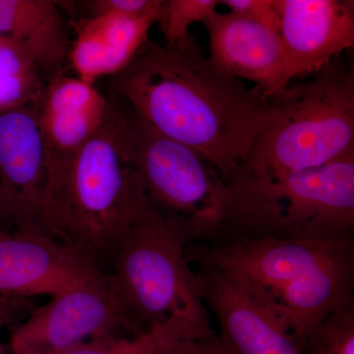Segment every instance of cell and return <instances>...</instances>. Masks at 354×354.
<instances>
[{"label": "cell", "mask_w": 354, "mask_h": 354, "mask_svg": "<svg viewBox=\"0 0 354 354\" xmlns=\"http://www.w3.org/2000/svg\"><path fill=\"white\" fill-rule=\"evenodd\" d=\"M111 86L140 118L208 160L227 183L245 164L267 97L223 74L190 34L178 44L151 41Z\"/></svg>", "instance_id": "1"}, {"label": "cell", "mask_w": 354, "mask_h": 354, "mask_svg": "<svg viewBox=\"0 0 354 354\" xmlns=\"http://www.w3.org/2000/svg\"><path fill=\"white\" fill-rule=\"evenodd\" d=\"M186 254L227 272L300 344L333 312L354 304L353 241L241 237Z\"/></svg>", "instance_id": "2"}, {"label": "cell", "mask_w": 354, "mask_h": 354, "mask_svg": "<svg viewBox=\"0 0 354 354\" xmlns=\"http://www.w3.org/2000/svg\"><path fill=\"white\" fill-rule=\"evenodd\" d=\"M118 104L71 157L48 165L36 227L104 272L128 230L149 208L138 174L118 139Z\"/></svg>", "instance_id": "3"}, {"label": "cell", "mask_w": 354, "mask_h": 354, "mask_svg": "<svg viewBox=\"0 0 354 354\" xmlns=\"http://www.w3.org/2000/svg\"><path fill=\"white\" fill-rule=\"evenodd\" d=\"M225 185L213 243L263 236L353 241L354 151L306 171H239Z\"/></svg>", "instance_id": "4"}, {"label": "cell", "mask_w": 354, "mask_h": 354, "mask_svg": "<svg viewBox=\"0 0 354 354\" xmlns=\"http://www.w3.org/2000/svg\"><path fill=\"white\" fill-rule=\"evenodd\" d=\"M315 74L267 97L259 131L239 171H306L353 152V68L332 62Z\"/></svg>", "instance_id": "5"}, {"label": "cell", "mask_w": 354, "mask_h": 354, "mask_svg": "<svg viewBox=\"0 0 354 354\" xmlns=\"http://www.w3.org/2000/svg\"><path fill=\"white\" fill-rule=\"evenodd\" d=\"M188 244L180 230L149 207L121 241L109 272L140 329L179 321L215 339L186 255Z\"/></svg>", "instance_id": "6"}, {"label": "cell", "mask_w": 354, "mask_h": 354, "mask_svg": "<svg viewBox=\"0 0 354 354\" xmlns=\"http://www.w3.org/2000/svg\"><path fill=\"white\" fill-rule=\"evenodd\" d=\"M118 139L138 174L149 206L179 228L189 243L213 241L227 196V185L213 165L129 108H118Z\"/></svg>", "instance_id": "7"}, {"label": "cell", "mask_w": 354, "mask_h": 354, "mask_svg": "<svg viewBox=\"0 0 354 354\" xmlns=\"http://www.w3.org/2000/svg\"><path fill=\"white\" fill-rule=\"evenodd\" d=\"M144 332L130 318L109 272H100L32 310L11 337L10 349L13 354H62Z\"/></svg>", "instance_id": "8"}, {"label": "cell", "mask_w": 354, "mask_h": 354, "mask_svg": "<svg viewBox=\"0 0 354 354\" xmlns=\"http://www.w3.org/2000/svg\"><path fill=\"white\" fill-rule=\"evenodd\" d=\"M39 102L0 111V200L14 227H36L48 183Z\"/></svg>", "instance_id": "9"}, {"label": "cell", "mask_w": 354, "mask_h": 354, "mask_svg": "<svg viewBox=\"0 0 354 354\" xmlns=\"http://www.w3.org/2000/svg\"><path fill=\"white\" fill-rule=\"evenodd\" d=\"M200 295L218 320L225 354H302L301 346L265 307L227 272L197 263Z\"/></svg>", "instance_id": "10"}, {"label": "cell", "mask_w": 354, "mask_h": 354, "mask_svg": "<svg viewBox=\"0 0 354 354\" xmlns=\"http://www.w3.org/2000/svg\"><path fill=\"white\" fill-rule=\"evenodd\" d=\"M286 53L283 88L354 46L353 0H274Z\"/></svg>", "instance_id": "11"}, {"label": "cell", "mask_w": 354, "mask_h": 354, "mask_svg": "<svg viewBox=\"0 0 354 354\" xmlns=\"http://www.w3.org/2000/svg\"><path fill=\"white\" fill-rule=\"evenodd\" d=\"M100 272L39 228L0 227L1 297H53Z\"/></svg>", "instance_id": "12"}, {"label": "cell", "mask_w": 354, "mask_h": 354, "mask_svg": "<svg viewBox=\"0 0 354 354\" xmlns=\"http://www.w3.org/2000/svg\"><path fill=\"white\" fill-rule=\"evenodd\" d=\"M209 62L225 75L256 84L265 97L283 88L286 53L278 32L232 11H216L203 22Z\"/></svg>", "instance_id": "13"}, {"label": "cell", "mask_w": 354, "mask_h": 354, "mask_svg": "<svg viewBox=\"0 0 354 354\" xmlns=\"http://www.w3.org/2000/svg\"><path fill=\"white\" fill-rule=\"evenodd\" d=\"M111 101L92 84L64 73L46 83L39 121L48 165L75 155L108 120Z\"/></svg>", "instance_id": "14"}, {"label": "cell", "mask_w": 354, "mask_h": 354, "mask_svg": "<svg viewBox=\"0 0 354 354\" xmlns=\"http://www.w3.org/2000/svg\"><path fill=\"white\" fill-rule=\"evenodd\" d=\"M0 37L19 44L48 81L64 73L72 43L57 2L0 0Z\"/></svg>", "instance_id": "15"}, {"label": "cell", "mask_w": 354, "mask_h": 354, "mask_svg": "<svg viewBox=\"0 0 354 354\" xmlns=\"http://www.w3.org/2000/svg\"><path fill=\"white\" fill-rule=\"evenodd\" d=\"M43 79L19 44L0 37V111L39 101Z\"/></svg>", "instance_id": "16"}, {"label": "cell", "mask_w": 354, "mask_h": 354, "mask_svg": "<svg viewBox=\"0 0 354 354\" xmlns=\"http://www.w3.org/2000/svg\"><path fill=\"white\" fill-rule=\"evenodd\" d=\"M183 339L211 341L192 326L172 321L143 334L91 342L62 354H160L169 344Z\"/></svg>", "instance_id": "17"}, {"label": "cell", "mask_w": 354, "mask_h": 354, "mask_svg": "<svg viewBox=\"0 0 354 354\" xmlns=\"http://www.w3.org/2000/svg\"><path fill=\"white\" fill-rule=\"evenodd\" d=\"M300 346L302 354H354V304L333 312Z\"/></svg>", "instance_id": "18"}, {"label": "cell", "mask_w": 354, "mask_h": 354, "mask_svg": "<svg viewBox=\"0 0 354 354\" xmlns=\"http://www.w3.org/2000/svg\"><path fill=\"white\" fill-rule=\"evenodd\" d=\"M220 4L218 0H167L158 21L167 46L180 43L187 38L191 25L204 22Z\"/></svg>", "instance_id": "19"}, {"label": "cell", "mask_w": 354, "mask_h": 354, "mask_svg": "<svg viewBox=\"0 0 354 354\" xmlns=\"http://www.w3.org/2000/svg\"><path fill=\"white\" fill-rule=\"evenodd\" d=\"M82 3L88 17L102 14L144 16L160 10L164 6V0H94Z\"/></svg>", "instance_id": "20"}, {"label": "cell", "mask_w": 354, "mask_h": 354, "mask_svg": "<svg viewBox=\"0 0 354 354\" xmlns=\"http://www.w3.org/2000/svg\"><path fill=\"white\" fill-rule=\"evenodd\" d=\"M220 3L228 7L232 12L279 31V16L274 0H223Z\"/></svg>", "instance_id": "21"}, {"label": "cell", "mask_w": 354, "mask_h": 354, "mask_svg": "<svg viewBox=\"0 0 354 354\" xmlns=\"http://www.w3.org/2000/svg\"><path fill=\"white\" fill-rule=\"evenodd\" d=\"M160 354H225L216 341L183 339L169 344Z\"/></svg>", "instance_id": "22"}, {"label": "cell", "mask_w": 354, "mask_h": 354, "mask_svg": "<svg viewBox=\"0 0 354 354\" xmlns=\"http://www.w3.org/2000/svg\"><path fill=\"white\" fill-rule=\"evenodd\" d=\"M4 221H8V218H7L6 209H4L1 200H0V227H2V223H3Z\"/></svg>", "instance_id": "23"}]
</instances>
